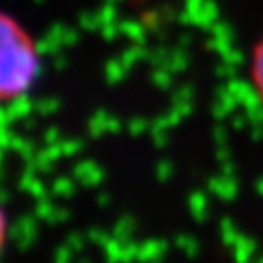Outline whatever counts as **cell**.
<instances>
[{
	"label": "cell",
	"mask_w": 263,
	"mask_h": 263,
	"mask_svg": "<svg viewBox=\"0 0 263 263\" xmlns=\"http://www.w3.org/2000/svg\"><path fill=\"white\" fill-rule=\"evenodd\" d=\"M250 80L257 98L263 102V37L255 43L250 57Z\"/></svg>",
	"instance_id": "obj_2"
},
{
	"label": "cell",
	"mask_w": 263,
	"mask_h": 263,
	"mask_svg": "<svg viewBox=\"0 0 263 263\" xmlns=\"http://www.w3.org/2000/svg\"><path fill=\"white\" fill-rule=\"evenodd\" d=\"M4 238H6V218H4L2 209H0V250H2V244H4Z\"/></svg>",
	"instance_id": "obj_3"
},
{
	"label": "cell",
	"mask_w": 263,
	"mask_h": 263,
	"mask_svg": "<svg viewBox=\"0 0 263 263\" xmlns=\"http://www.w3.org/2000/svg\"><path fill=\"white\" fill-rule=\"evenodd\" d=\"M39 72L37 49L16 20L0 14V104L24 96Z\"/></svg>",
	"instance_id": "obj_1"
}]
</instances>
